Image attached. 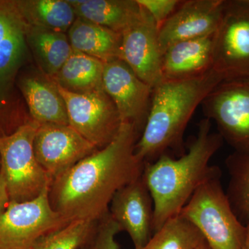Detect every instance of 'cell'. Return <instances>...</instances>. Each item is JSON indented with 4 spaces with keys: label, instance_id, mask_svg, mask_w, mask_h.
Segmentation results:
<instances>
[{
    "label": "cell",
    "instance_id": "obj_5",
    "mask_svg": "<svg viewBox=\"0 0 249 249\" xmlns=\"http://www.w3.org/2000/svg\"><path fill=\"white\" fill-rule=\"evenodd\" d=\"M39 126L40 124L31 121L14 133L0 138V173L6 181L10 201L35 199L53 181L34 152V139Z\"/></svg>",
    "mask_w": 249,
    "mask_h": 249
},
{
    "label": "cell",
    "instance_id": "obj_20",
    "mask_svg": "<svg viewBox=\"0 0 249 249\" xmlns=\"http://www.w3.org/2000/svg\"><path fill=\"white\" fill-rule=\"evenodd\" d=\"M27 42L45 76L53 78L73 52L66 34L28 25Z\"/></svg>",
    "mask_w": 249,
    "mask_h": 249
},
{
    "label": "cell",
    "instance_id": "obj_1",
    "mask_svg": "<svg viewBox=\"0 0 249 249\" xmlns=\"http://www.w3.org/2000/svg\"><path fill=\"white\" fill-rule=\"evenodd\" d=\"M138 132L133 124L123 122L109 145L55 178L49 191L54 211L69 222L102 219L116 193L142 175L144 163L135 155Z\"/></svg>",
    "mask_w": 249,
    "mask_h": 249
},
{
    "label": "cell",
    "instance_id": "obj_14",
    "mask_svg": "<svg viewBox=\"0 0 249 249\" xmlns=\"http://www.w3.org/2000/svg\"><path fill=\"white\" fill-rule=\"evenodd\" d=\"M109 212L121 231L128 233L134 248L147 243L154 232V202L142 175L116 193Z\"/></svg>",
    "mask_w": 249,
    "mask_h": 249
},
{
    "label": "cell",
    "instance_id": "obj_23",
    "mask_svg": "<svg viewBox=\"0 0 249 249\" xmlns=\"http://www.w3.org/2000/svg\"><path fill=\"white\" fill-rule=\"evenodd\" d=\"M204 241L201 232L178 214L167 221L145 245L134 249H196Z\"/></svg>",
    "mask_w": 249,
    "mask_h": 249
},
{
    "label": "cell",
    "instance_id": "obj_16",
    "mask_svg": "<svg viewBox=\"0 0 249 249\" xmlns=\"http://www.w3.org/2000/svg\"><path fill=\"white\" fill-rule=\"evenodd\" d=\"M20 88L33 121L40 124H70L66 103L52 78L45 75L27 77Z\"/></svg>",
    "mask_w": 249,
    "mask_h": 249
},
{
    "label": "cell",
    "instance_id": "obj_25",
    "mask_svg": "<svg viewBox=\"0 0 249 249\" xmlns=\"http://www.w3.org/2000/svg\"><path fill=\"white\" fill-rule=\"evenodd\" d=\"M98 222L73 221L40 239L32 249H78L84 246L96 231Z\"/></svg>",
    "mask_w": 249,
    "mask_h": 249
},
{
    "label": "cell",
    "instance_id": "obj_8",
    "mask_svg": "<svg viewBox=\"0 0 249 249\" xmlns=\"http://www.w3.org/2000/svg\"><path fill=\"white\" fill-rule=\"evenodd\" d=\"M213 69L225 80L249 76V0H225L214 34Z\"/></svg>",
    "mask_w": 249,
    "mask_h": 249
},
{
    "label": "cell",
    "instance_id": "obj_9",
    "mask_svg": "<svg viewBox=\"0 0 249 249\" xmlns=\"http://www.w3.org/2000/svg\"><path fill=\"white\" fill-rule=\"evenodd\" d=\"M57 86L66 103L70 125L98 150L109 145L123 121L105 90L80 94Z\"/></svg>",
    "mask_w": 249,
    "mask_h": 249
},
{
    "label": "cell",
    "instance_id": "obj_15",
    "mask_svg": "<svg viewBox=\"0 0 249 249\" xmlns=\"http://www.w3.org/2000/svg\"><path fill=\"white\" fill-rule=\"evenodd\" d=\"M214 34L170 46L162 59L163 79H188L213 69Z\"/></svg>",
    "mask_w": 249,
    "mask_h": 249
},
{
    "label": "cell",
    "instance_id": "obj_21",
    "mask_svg": "<svg viewBox=\"0 0 249 249\" xmlns=\"http://www.w3.org/2000/svg\"><path fill=\"white\" fill-rule=\"evenodd\" d=\"M105 62L73 50L52 80L62 89L75 93H89L104 90Z\"/></svg>",
    "mask_w": 249,
    "mask_h": 249
},
{
    "label": "cell",
    "instance_id": "obj_11",
    "mask_svg": "<svg viewBox=\"0 0 249 249\" xmlns=\"http://www.w3.org/2000/svg\"><path fill=\"white\" fill-rule=\"evenodd\" d=\"M103 88L119 111L123 122L143 130L150 111L152 89L121 59L105 62Z\"/></svg>",
    "mask_w": 249,
    "mask_h": 249
},
{
    "label": "cell",
    "instance_id": "obj_3",
    "mask_svg": "<svg viewBox=\"0 0 249 249\" xmlns=\"http://www.w3.org/2000/svg\"><path fill=\"white\" fill-rule=\"evenodd\" d=\"M225 80L214 69L188 79H163L152 89L151 104L135 155L142 163H152L173 152L186 153L184 137L188 123L203 101Z\"/></svg>",
    "mask_w": 249,
    "mask_h": 249
},
{
    "label": "cell",
    "instance_id": "obj_6",
    "mask_svg": "<svg viewBox=\"0 0 249 249\" xmlns=\"http://www.w3.org/2000/svg\"><path fill=\"white\" fill-rule=\"evenodd\" d=\"M49 191L31 200L10 201L0 217V249H32L42 237L70 224L52 208Z\"/></svg>",
    "mask_w": 249,
    "mask_h": 249
},
{
    "label": "cell",
    "instance_id": "obj_2",
    "mask_svg": "<svg viewBox=\"0 0 249 249\" xmlns=\"http://www.w3.org/2000/svg\"><path fill=\"white\" fill-rule=\"evenodd\" d=\"M211 126L209 119L200 121L184 155L174 158L165 154L144 164L142 178L154 202V232L178 215L201 184L222 172L210 163L224 142L219 133L211 132Z\"/></svg>",
    "mask_w": 249,
    "mask_h": 249
},
{
    "label": "cell",
    "instance_id": "obj_26",
    "mask_svg": "<svg viewBox=\"0 0 249 249\" xmlns=\"http://www.w3.org/2000/svg\"><path fill=\"white\" fill-rule=\"evenodd\" d=\"M120 231V228L108 212L98 222L93 249H119L116 235Z\"/></svg>",
    "mask_w": 249,
    "mask_h": 249
},
{
    "label": "cell",
    "instance_id": "obj_30",
    "mask_svg": "<svg viewBox=\"0 0 249 249\" xmlns=\"http://www.w3.org/2000/svg\"><path fill=\"white\" fill-rule=\"evenodd\" d=\"M196 249H211V248H210L208 244L206 243V241H204V242L201 243Z\"/></svg>",
    "mask_w": 249,
    "mask_h": 249
},
{
    "label": "cell",
    "instance_id": "obj_4",
    "mask_svg": "<svg viewBox=\"0 0 249 249\" xmlns=\"http://www.w3.org/2000/svg\"><path fill=\"white\" fill-rule=\"evenodd\" d=\"M222 176L220 172L201 184L179 214L201 232L211 249H242L246 225L232 209Z\"/></svg>",
    "mask_w": 249,
    "mask_h": 249
},
{
    "label": "cell",
    "instance_id": "obj_18",
    "mask_svg": "<svg viewBox=\"0 0 249 249\" xmlns=\"http://www.w3.org/2000/svg\"><path fill=\"white\" fill-rule=\"evenodd\" d=\"M76 18L122 34L142 15L137 0H68Z\"/></svg>",
    "mask_w": 249,
    "mask_h": 249
},
{
    "label": "cell",
    "instance_id": "obj_7",
    "mask_svg": "<svg viewBox=\"0 0 249 249\" xmlns=\"http://www.w3.org/2000/svg\"><path fill=\"white\" fill-rule=\"evenodd\" d=\"M205 118L235 152L249 153V76L221 82L201 103Z\"/></svg>",
    "mask_w": 249,
    "mask_h": 249
},
{
    "label": "cell",
    "instance_id": "obj_13",
    "mask_svg": "<svg viewBox=\"0 0 249 249\" xmlns=\"http://www.w3.org/2000/svg\"><path fill=\"white\" fill-rule=\"evenodd\" d=\"M225 0L182 1L175 13L159 29V40L163 54L180 41L213 35L222 19Z\"/></svg>",
    "mask_w": 249,
    "mask_h": 249
},
{
    "label": "cell",
    "instance_id": "obj_19",
    "mask_svg": "<svg viewBox=\"0 0 249 249\" xmlns=\"http://www.w3.org/2000/svg\"><path fill=\"white\" fill-rule=\"evenodd\" d=\"M27 27L16 1H0V79L20 61L27 43Z\"/></svg>",
    "mask_w": 249,
    "mask_h": 249
},
{
    "label": "cell",
    "instance_id": "obj_22",
    "mask_svg": "<svg viewBox=\"0 0 249 249\" xmlns=\"http://www.w3.org/2000/svg\"><path fill=\"white\" fill-rule=\"evenodd\" d=\"M28 25L58 32H68L76 19L68 0H20L16 1Z\"/></svg>",
    "mask_w": 249,
    "mask_h": 249
},
{
    "label": "cell",
    "instance_id": "obj_24",
    "mask_svg": "<svg viewBox=\"0 0 249 249\" xmlns=\"http://www.w3.org/2000/svg\"><path fill=\"white\" fill-rule=\"evenodd\" d=\"M229 174L227 193L232 210L245 225L249 221V153L234 152L226 160Z\"/></svg>",
    "mask_w": 249,
    "mask_h": 249
},
{
    "label": "cell",
    "instance_id": "obj_27",
    "mask_svg": "<svg viewBox=\"0 0 249 249\" xmlns=\"http://www.w3.org/2000/svg\"><path fill=\"white\" fill-rule=\"evenodd\" d=\"M179 0H137V2L150 14L159 29L178 9Z\"/></svg>",
    "mask_w": 249,
    "mask_h": 249
},
{
    "label": "cell",
    "instance_id": "obj_10",
    "mask_svg": "<svg viewBox=\"0 0 249 249\" xmlns=\"http://www.w3.org/2000/svg\"><path fill=\"white\" fill-rule=\"evenodd\" d=\"M34 148L52 181L98 150L70 124H40Z\"/></svg>",
    "mask_w": 249,
    "mask_h": 249
},
{
    "label": "cell",
    "instance_id": "obj_29",
    "mask_svg": "<svg viewBox=\"0 0 249 249\" xmlns=\"http://www.w3.org/2000/svg\"><path fill=\"white\" fill-rule=\"evenodd\" d=\"M249 249V221L246 224V235L245 243H244L243 249Z\"/></svg>",
    "mask_w": 249,
    "mask_h": 249
},
{
    "label": "cell",
    "instance_id": "obj_12",
    "mask_svg": "<svg viewBox=\"0 0 249 249\" xmlns=\"http://www.w3.org/2000/svg\"><path fill=\"white\" fill-rule=\"evenodd\" d=\"M121 34V60L140 79L154 88L163 79V53L159 40V28L155 21L142 8V15Z\"/></svg>",
    "mask_w": 249,
    "mask_h": 249
},
{
    "label": "cell",
    "instance_id": "obj_17",
    "mask_svg": "<svg viewBox=\"0 0 249 249\" xmlns=\"http://www.w3.org/2000/svg\"><path fill=\"white\" fill-rule=\"evenodd\" d=\"M67 36L73 50L103 62L120 59L122 43L120 33L76 18Z\"/></svg>",
    "mask_w": 249,
    "mask_h": 249
},
{
    "label": "cell",
    "instance_id": "obj_28",
    "mask_svg": "<svg viewBox=\"0 0 249 249\" xmlns=\"http://www.w3.org/2000/svg\"><path fill=\"white\" fill-rule=\"evenodd\" d=\"M9 202V196L6 181L2 174L0 173V217L4 212Z\"/></svg>",
    "mask_w": 249,
    "mask_h": 249
}]
</instances>
